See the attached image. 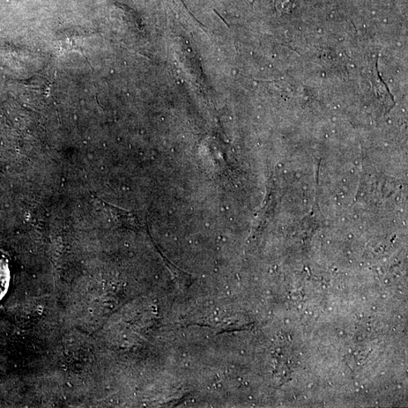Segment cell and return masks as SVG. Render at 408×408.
I'll list each match as a JSON object with an SVG mask.
<instances>
[{"label":"cell","instance_id":"1","mask_svg":"<svg viewBox=\"0 0 408 408\" xmlns=\"http://www.w3.org/2000/svg\"><path fill=\"white\" fill-rule=\"evenodd\" d=\"M10 280V273L5 259L0 256V301L3 298L8 290Z\"/></svg>","mask_w":408,"mask_h":408}]
</instances>
